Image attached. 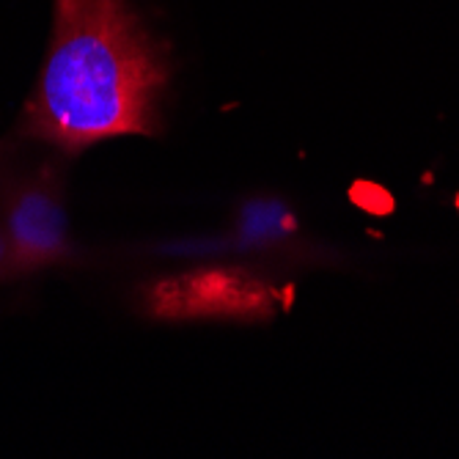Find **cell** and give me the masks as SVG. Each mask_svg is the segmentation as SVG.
<instances>
[{"instance_id":"1","label":"cell","mask_w":459,"mask_h":459,"mask_svg":"<svg viewBox=\"0 0 459 459\" xmlns=\"http://www.w3.org/2000/svg\"><path fill=\"white\" fill-rule=\"evenodd\" d=\"M169 80V48L133 0H56L50 45L20 133L64 154L154 135Z\"/></svg>"},{"instance_id":"4","label":"cell","mask_w":459,"mask_h":459,"mask_svg":"<svg viewBox=\"0 0 459 459\" xmlns=\"http://www.w3.org/2000/svg\"><path fill=\"white\" fill-rule=\"evenodd\" d=\"M237 234L245 245L270 250V247H289L298 237V229L286 204L262 198L256 204H247L242 210Z\"/></svg>"},{"instance_id":"5","label":"cell","mask_w":459,"mask_h":459,"mask_svg":"<svg viewBox=\"0 0 459 459\" xmlns=\"http://www.w3.org/2000/svg\"><path fill=\"white\" fill-rule=\"evenodd\" d=\"M14 275H22L20 267H17V259L12 254V245L4 234V229H0V281H6V278H14Z\"/></svg>"},{"instance_id":"2","label":"cell","mask_w":459,"mask_h":459,"mask_svg":"<svg viewBox=\"0 0 459 459\" xmlns=\"http://www.w3.org/2000/svg\"><path fill=\"white\" fill-rule=\"evenodd\" d=\"M141 306L149 319L165 325H259L281 311L283 295L247 264H198L149 281L141 289Z\"/></svg>"},{"instance_id":"3","label":"cell","mask_w":459,"mask_h":459,"mask_svg":"<svg viewBox=\"0 0 459 459\" xmlns=\"http://www.w3.org/2000/svg\"><path fill=\"white\" fill-rule=\"evenodd\" d=\"M4 234L22 275L74 259L61 185L50 171L20 179L4 201Z\"/></svg>"}]
</instances>
